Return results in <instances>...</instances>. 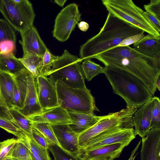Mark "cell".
Listing matches in <instances>:
<instances>
[{
    "label": "cell",
    "mask_w": 160,
    "mask_h": 160,
    "mask_svg": "<svg viewBox=\"0 0 160 160\" xmlns=\"http://www.w3.org/2000/svg\"><path fill=\"white\" fill-rule=\"evenodd\" d=\"M109 66L130 73L144 83L153 96L156 82L160 76V57L144 55L129 46L115 47L95 56Z\"/></svg>",
    "instance_id": "6da1fadb"
},
{
    "label": "cell",
    "mask_w": 160,
    "mask_h": 160,
    "mask_svg": "<svg viewBox=\"0 0 160 160\" xmlns=\"http://www.w3.org/2000/svg\"><path fill=\"white\" fill-rule=\"evenodd\" d=\"M144 32L108 12L98 33L80 47V58L82 60L94 58L98 55L117 46L127 38Z\"/></svg>",
    "instance_id": "7a4b0ae2"
},
{
    "label": "cell",
    "mask_w": 160,
    "mask_h": 160,
    "mask_svg": "<svg viewBox=\"0 0 160 160\" xmlns=\"http://www.w3.org/2000/svg\"><path fill=\"white\" fill-rule=\"evenodd\" d=\"M104 67V74L113 92L125 100L127 108H138L152 98L147 86L138 77L116 68L106 66Z\"/></svg>",
    "instance_id": "3957f363"
},
{
    "label": "cell",
    "mask_w": 160,
    "mask_h": 160,
    "mask_svg": "<svg viewBox=\"0 0 160 160\" xmlns=\"http://www.w3.org/2000/svg\"><path fill=\"white\" fill-rule=\"evenodd\" d=\"M82 60L70 54L67 50L61 56H57L47 77L55 84L60 81L74 88H85L84 77L81 68Z\"/></svg>",
    "instance_id": "277c9868"
},
{
    "label": "cell",
    "mask_w": 160,
    "mask_h": 160,
    "mask_svg": "<svg viewBox=\"0 0 160 160\" xmlns=\"http://www.w3.org/2000/svg\"><path fill=\"white\" fill-rule=\"evenodd\" d=\"M107 10L115 16L138 28L154 37L160 36V32L151 23L145 11L132 0H103Z\"/></svg>",
    "instance_id": "5b68a950"
},
{
    "label": "cell",
    "mask_w": 160,
    "mask_h": 160,
    "mask_svg": "<svg viewBox=\"0 0 160 160\" xmlns=\"http://www.w3.org/2000/svg\"><path fill=\"white\" fill-rule=\"evenodd\" d=\"M59 105L68 112L94 113L99 111L90 91L70 87L60 81L55 83Z\"/></svg>",
    "instance_id": "8992f818"
},
{
    "label": "cell",
    "mask_w": 160,
    "mask_h": 160,
    "mask_svg": "<svg viewBox=\"0 0 160 160\" xmlns=\"http://www.w3.org/2000/svg\"><path fill=\"white\" fill-rule=\"evenodd\" d=\"M0 12L20 34L33 26L35 14L32 4L28 0H0Z\"/></svg>",
    "instance_id": "52a82bcc"
},
{
    "label": "cell",
    "mask_w": 160,
    "mask_h": 160,
    "mask_svg": "<svg viewBox=\"0 0 160 160\" xmlns=\"http://www.w3.org/2000/svg\"><path fill=\"white\" fill-rule=\"evenodd\" d=\"M138 108L128 107L115 112L109 113L78 136L80 149L91 139L109 129L122 127L133 128L132 117Z\"/></svg>",
    "instance_id": "ba28073f"
},
{
    "label": "cell",
    "mask_w": 160,
    "mask_h": 160,
    "mask_svg": "<svg viewBox=\"0 0 160 160\" xmlns=\"http://www.w3.org/2000/svg\"><path fill=\"white\" fill-rule=\"evenodd\" d=\"M136 136L133 128L118 127L107 130L89 140L81 149V154L87 150L116 143L127 146Z\"/></svg>",
    "instance_id": "9c48e42d"
},
{
    "label": "cell",
    "mask_w": 160,
    "mask_h": 160,
    "mask_svg": "<svg viewBox=\"0 0 160 160\" xmlns=\"http://www.w3.org/2000/svg\"><path fill=\"white\" fill-rule=\"evenodd\" d=\"M81 20V14L78 6L75 3L68 5L56 17L52 32L53 37L60 42L66 41Z\"/></svg>",
    "instance_id": "30bf717a"
},
{
    "label": "cell",
    "mask_w": 160,
    "mask_h": 160,
    "mask_svg": "<svg viewBox=\"0 0 160 160\" xmlns=\"http://www.w3.org/2000/svg\"><path fill=\"white\" fill-rule=\"evenodd\" d=\"M61 148L72 156L77 158L81 154L78 143L79 134L68 124H51Z\"/></svg>",
    "instance_id": "8fae6325"
},
{
    "label": "cell",
    "mask_w": 160,
    "mask_h": 160,
    "mask_svg": "<svg viewBox=\"0 0 160 160\" xmlns=\"http://www.w3.org/2000/svg\"><path fill=\"white\" fill-rule=\"evenodd\" d=\"M35 79L38 100L42 109L59 106L55 84L44 75H39Z\"/></svg>",
    "instance_id": "7c38bea8"
},
{
    "label": "cell",
    "mask_w": 160,
    "mask_h": 160,
    "mask_svg": "<svg viewBox=\"0 0 160 160\" xmlns=\"http://www.w3.org/2000/svg\"><path fill=\"white\" fill-rule=\"evenodd\" d=\"M20 35L22 40L19 42L23 55L30 54L42 57L47 48L35 27L33 26Z\"/></svg>",
    "instance_id": "4fadbf2b"
},
{
    "label": "cell",
    "mask_w": 160,
    "mask_h": 160,
    "mask_svg": "<svg viewBox=\"0 0 160 160\" xmlns=\"http://www.w3.org/2000/svg\"><path fill=\"white\" fill-rule=\"evenodd\" d=\"M140 160H160V129H151L142 138Z\"/></svg>",
    "instance_id": "5bb4252c"
},
{
    "label": "cell",
    "mask_w": 160,
    "mask_h": 160,
    "mask_svg": "<svg viewBox=\"0 0 160 160\" xmlns=\"http://www.w3.org/2000/svg\"><path fill=\"white\" fill-rule=\"evenodd\" d=\"M153 99L146 102L137 109L132 117L135 135L142 138L145 137L151 129V112Z\"/></svg>",
    "instance_id": "9a60e30c"
},
{
    "label": "cell",
    "mask_w": 160,
    "mask_h": 160,
    "mask_svg": "<svg viewBox=\"0 0 160 160\" xmlns=\"http://www.w3.org/2000/svg\"><path fill=\"white\" fill-rule=\"evenodd\" d=\"M28 118L32 122H46L53 125L71 123L68 112L60 106L42 109Z\"/></svg>",
    "instance_id": "2e32d148"
},
{
    "label": "cell",
    "mask_w": 160,
    "mask_h": 160,
    "mask_svg": "<svg viewBox=\"0 0 160 160\" xmlns=\"http://www.w3.org/2000/svg\"><path fill=\"white\" fill-rule=\"evenodd\" d=\"M42 110L38 100L35 78L28 70L27 88L26 97L23 108L18 110L28 118L40 112Z\"/></svg>",
    "instance_id": "e0dca14e"
},
{
    "label": "cell",
    "mask_w": 160,
    "mask_h": 160,
    "mask_svg": "<svg viewBox=\"0 0 160 160\" xmlns=\"http://www.w3.org/2000/svg\"><path fill=\"white\" fill-rule=\"evenodd\" d=\"M125 147L116 143L85 151L80 156L83 160H114L119 157Z\"/></svg>",
    "instance_id": "ac0fdd59"
},
{
    "label": "cell",
    "mask_w": 160,
    "mask_h": 160,
    "mask_svg": "<svg viewBox=\"0 0 160 160\" xmlns=\"http://www.w3.org/2000/svg\"><path fill=\"white\" fill-rule=\"evenodd\" d=\"M71 122L70 128L78 134L85 131L102 119L105 116H97L94 113L68 112Z\"/></svg>",
    "instance_id": "d6986e66"
},
{
    "label": "cell",
    "mask_w": 160,
    "mask_h": 160,
    "mask_svg": "<svg viewBox=\"0 0 160 160\" xmlns=\"http://www.w3.org/2000/svg\"><path fill=\"white\" fill-rule=\"evenodd\" d=\"M133 48L141 54L149 57H160V36L148 34L133 45Z\"/></svg>",
    "instance_id": "ffe728a7"
},
{
    "label": "cell",
    "mask_w": 160,
    "mask_h": 160,
    "mask_svg": "<svg viewBox=\"0 0 160 160\" xmlns=\"http://www.w3.org/2000/svg\"><path fill=\"white\" fill-rule=\"evenodd\" d=\"M28 70L25 69L15 77L14 88L13 107L18 110L23 107L27 88V72Z\"/></svg>",
    "instance_id": "44dd1931"
},
{
    "label": "cell",
    "mask_w": 160,
    "mask_h": 160,
    "mask_svg": "<svg viewBox=\"0 0 160 160\" xmlns=\"http://www.w3.org/2000/svg\"><path fill=\"white\" fill-rule=\"evenodd\" d=\"M26 68L19 58L13 53H0V71L16 76Z\"/></svg>",
    "instance_id": "7402d4cb"
},
{
    "label": "cell",
    "mask_w": 160,
    "mask_h": 160,
    "mask_svg": "<svg viewBox=\"0 0 160 160\" xmlns=\"http://www.w3.org/2000/svg\"><path fill=\"white\" fill-rule=\"evenodd\" d=\"M15 82L14 76L0 71V88L3 98L8 107H13V97Z\"/></svg>",
    "instance_id": "603a6c76"
},
{
    "label": "cell",
    "mask_w": 160,
    "mask_h": 160,
    "mask_svg": "<svg viewBox=\"0 0 160 160\" xmlns=\"http://www.w3.org/2000/svg\"><path fill=\"white\" fill-rule=\"evenodd\" d=\"M22 139L29 150L32 160H51L48 149L38 144L32 135L26 134Z\"/></svg>",
    "instance_id": "cb8c5ba5"
},
{
    "label": "cell",
    "mask_w": 160,
    "mask_h": 160,
    "mask_svg": "<svg viewBox=\"0 0 160 160\" xmlns=\"http://www.w3.org/2000/svg\"><path fill=\"white\" fill-rule=\"evenodd\" d=\"M81 68L85 78L88 81L100 73H104L105 67L96 63L91 59H87L81 63Z\"/></svg>",
    "instance_id": "d4e9b609"
},
{
    "label": "cell",
    "mask_w": 160,
    "mask_h": 160,
    "mask_svg": "<svg viewBox=\"0 0 160 160\" xmlns=\"http://www.w3.org/2000/svg\"><path fill=\"white\" fill-rule=\"evenodd\" d=\"M10 111L17 126L22 132L31 136L32 128L31 121L16 108H10Z\"/></svg>",
    "instance_id": "484cf974"
},
{
    "label": "cell",
    "mask_w": 160,
    "mask_h": 160,
    "mask_svg": "<svg viewBox=\"0 0 160 160\" xmlns=\"http://www.w3.org/2000/svg\"><path fill=\"white\" fill-rule=\"evenodd\" d=\"M42 58L38 56L27 54L23 55L19 59L26 68L35 78L40 75L38 68Z\"/></svg>",
    "instance_id": "4316f807"
},
{
    "label": "cell",
    "mask_w": 160,
    "mask_h": 160,
    "mask_svg": "<svg viewBox=\"0 0 160 160\" xmlns=\"http://www.w3.org/2000/svg\"><path fill=\"white\" fill-rule=\"evenodd\" d=\"M17 139L9 157L18 160H32L29 150L22 138Z\"/></svg>",
    "instance_id": "83f0119b"
},
{
    "label": "cell",
    "mask_w": 160,
    "mask_h": 160,
    "mask_svg": "<svg viewBox=\"0 0 160 160\" xmlns=\"http://www.w3.org/2000/svg\"><path fill=\"white\" fill-rule=\"evenodd\" d=\"M31 123L32 127L39 131L52 144H56L61 148L51 124L46 122H32Z\"/></svg>",
    "instance_id": "f1b7e54d"
},
{
    "label": "cell",
    "mask_w": 160,
    "mask_h": 160,
    "mask_svg": "<svg viewBox=\"0 0 160 160\" xmlns=\"http://www.w3.org/2000/svg\"><path fill=\"white\" fill-rule=\"evenodd\" d=\"M7 41L16 43L15 30L5 19L0 18V44Z\"/></svg>",
    "instance_id": "f546056e"
},
{
    "label": "cell",
    "mask_w": 160,
    "mask_h": 160,
    "mask_svg": "<svg viewBox=\"0 0 160 160\" xmlns=\"http://www.w3.org/2000/svg\"><path fill=\"white\" fill-rule=\"evenodd\" d=\"M57 56L52 54L47 48L39 64L38 71L40 75L47 76L50 71Z\"/></svg>",
    "instance_id": "4dcf8cb0"
},
{
    "label": "cell",
    "mask_w": 160,
    "mask_h": 160,
    "mask_svg": "<svg viewBox=\"0 0 160 160\" xmlns=\"http://www.w3.org/2000/svg\"><path fill=\"white\" fill-rule=\"evenodd\" d=\"M0 127L18 138H23L26 134L22 132L12 121L0 117Z\"/></svg>",
    "instance_id": "1f68e13d"
},
{
    "label": "cell",
    "mask_w": 160,
    "mask_h": 160,
    "mask_svg": "<svg viewBox=\"0 0 160 160\" xmlns=\"http://www.w3.org/2000/svg\"><path fill=\"white\" fill-rule=\"evenodd\" d=\"M153 98L151 129H160V100L159 98L157 97L154 96Z\"/></svg>",
    "instance_id": "d6a6232c"
},
{
    "label": "cell",
    "mask_w": 160,
    "mask_h": 160,
    "mask_svg": "<svg viewBox=\"0 0 160 160\" xmlns=\"http://www.w3.org/2000/svg\"><path fill=\"white\" fill-rule=\"evenodd\" d=\"M17 141L18 139L13 138L2 142L0 148V160H4L10 157L11 152Z\"/></svg>",
    "instance_id": "836d02e7"
},
{
    "label": "cell",
    "mask_w": 160,
    "mask_h": 160,
    "mask_svg": "<svg viewBox=\"0 0 160 160\" xmlns=\"http://www.w3.org/2000/svg\"><path fill=\"white\" fill-rule=\"evenodd\" d=\"M48 149L52 154L54 160H78V158L68 154L56 144H51Z\"/></svg>",
    "instance_id": "e575fe53"
},
{
    "label": "cell",
    "mask_w": 160,
    "mask_h": 160,
    "mask_svg": "<svg viewBox=\"0 0 160 160\" xmlns=\"http://www.w3.org/2000/svg\"><path fill=\"white\" fill-rule=\"evenodd\" d=\"M146 12L160 21V0H151L150 2L144 5Z\"/></svg>",
    "instance_id": "d590c367"
},
{
    "label": "cell",
    "mask_w": 160,
    "mask_h": 160,
    "mask_svg": "<svg viewBox=\"0 0 160 160\" xmlns=\"http://www.w3.org/2000/svg\"><path fill=\"white\" fill-rule=\"evenodd\" d=\"M32 136L35 142L43 148L48 149L52 144L39 131L32 127Z\"/></svg>",
    "instance_id": "8d00e7d4"
},
{
    "label": "cell",
    "mask_w": 160,
    "mask_h": 160,
    "mask_svg": "<svg viewBox=\"0 0 160 160\" xmlns=\"http://www.w3.org/2000/svg\"><path fill=\"white\" fill-rule=\"evenodd\" d=\"M16 52V43L10 41L4 42L0 44V53L11 52L15 54Z\"/></svg>",
    "instance_id": "74e56055"
},
{
    "label": "cell",
    "mask_w": 160,
    "mask_h": 160,
    "mask_svg": "<svg viewBox=\"0 0 160 160\" xmlns=\"http://www.w3.org/2000/svg\"><path fill=\"white\" fill-rule=\"evenodd\" d=\"M144 36V33H142L128 37L124 39L116 47L129 46L130 45L134 44L142 39Z\"/></svg>",
    "instance_id": "f35d334b"
},
{
    "label": "cell",
    "mask_w": 160,
    "mask_h": 160,
    "mask_svg": "<svg viewBox=\"0 0 160 160\" xmlns=\"http://www.w3.org/2000/svg\"><path fill=\"white\" fill-rule=\"evenodd\" d=\"M145 14L151 23L160 32V21L148 13L145 12Z\"/></svg>",
    "instance_id": "ab89813d"
},
{
    "label": "cell",
    "mask_w": 160,
    "mask_h": 160,
    "mask_svg": "<svg viewBox=\"0 0 160 160\" xmlns=\"http://www.w3.org/2000/svg\"><path fill=\"white\" fill-rule=\"evenodd\" d=\"M0 109L2 111L8 112L9 111V108L7 105L2 93L0 88Z\"/></svg>",
    "instance_id": "60d3db41"
},
{
    "label": "cell",
    "mask_w": 160,
    "mask_h": 160,
    "mask_svg": "<svg viewBox=\"0 0 160 160\" xmlns=\"http://www.w3.org/2000/svg\"><path fill=\"white\" fill-rule=\"evenodd\" d=\"M78 26L79 29L83 32H86L89 28V25L88 23L84 21H81L78 23Z\"/></svg>",
    "instance_id": "b9f144b4"
},
{
    "label": "cell",
    "mask_w": 160,
    "mask_h": 160,
    "mask_svg": "<svg viewBox=\"0 0 160 160\" xmlns=\"http://www.w3.org/2000/svg\"><path fill=\"white\" fill-rule=\"evenodd\" d=\"M66 0H55L54 1V2L61 7H62L64 4Z\"/></svg>",
    "instance_id": "7bdbcfd3"
},
{
    "label": "cell",
    "mask_w": 160,
    "mask_h": 160,
    "mask_svg": "<svg viewBox=\"0 0 160 160\" xmlns=\"http://www.w3.org/2000/svg\"><path fill=\"white\" fill-rule=\"evenodd\" d=\"M141 142V141L139 142L137 144L136 148H135V149L132 152V154H131V158H130L129 160H133L135 158V156L134 157V155L135 153V152L137 151V150L138 148V147L139 146Z\"/></svg>",
    "instance_id": "ee69618b"
},
{
    "label": "cell",
    "mask_w": 160,
    "mask_h": 160,
    "mask_svg": "<svg viewBox=\"0 0 160 160\" xmlns=\"http://www.w3.org/2000/svg\"><path fill=\"white\" fill-rule=\"evenodd\" d=\"M156 89L160 91V76H159L156 82Z\"/></svg>",
    "instance_id": "f6af8a7d"
},
{
    "label": "cell",
    "mask_w": 160,
    "mask_h": 160,
    "mask_svg": "<svg viewBox=\"0 0 160 160\" xmlns=\"http://www.w3.org/2000/svg\"><path fill=\"white\" fill-rule=\"evenodd\" d=\"M13 158L11 157H8L4 160H13Z\"/></svg>",
    "instance_id": "bcb514c9"
},
{
    "label": "cell",
    "mask_w": 160,
    "mask_h": 160,
    "mask_svg": "<svg viewBox=\"0 0 160 160\" xmlns=\"http://www.w3.org/2000/svg\"><path fill=\"white\" fill-rule=\"evenodd\" d=\"M77 159L78 160H83L81 158L80 156H79L78 157Z\"/></svg>",
    "instance_id": "7dc6e473"
},
{
    "label": "cell",
    "mask_w": 160,
    "mask_h": 160,
    "mask_svg": "<svg viewBox=\"0 0 160 160\" xmlns=\"http://www.w3.org/2000/svg\"><path fill=\"white\" fill-rule=\"evenodd\" d=\"M1 143H2V142H0V147H1Z\"/></svg>",
    "instance_id": "c3c4849f"
},
{
    "label": "cell",
    "mask_w": 160,
    "mask_h": 160,
    "mask_svg": "<svg viewBox=\"0 0 160 160\" xmlns=\"http://www.w3.org/2000/svg\"><path fill=\"white\" fill-rule=\"evenodd\" d=\"M13 160H17V159H15V158H13Z\"/></svg>",
    "instance_id": "681fc988"
}]
</instances>
